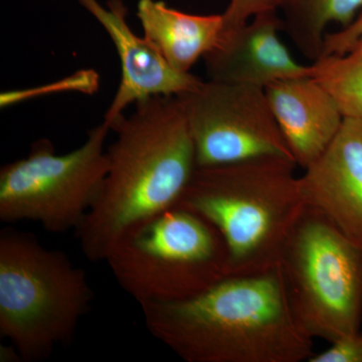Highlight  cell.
<instances>
[{
    "mask_svg": "<svg viewBox=\"0 0 362 362\" xmlns=\"http://www.w3.org/2000/svg\"><path fill=\"white\" fill-rule=\"evenodd\" d=\"M152 337L187 362H300L314 356L280 266L228 276L197 296L140 305Z\"/></svg>",
    "mask_w": 362,
    "mask_h": 362,
    "instance_id": "1",
    "label": "cell"
},
{
    "mask_svg": "<svg viewBox=\"0 0 362 362\" xmlns=\"http://www.w3.org/2000/svg\"><path fill=\"white\" fill-rule=\"evenodd\" d=\"M108 171L96 201L76 230L92 262L106 259L124 235L175 206L197 168L189 125L177 96L136 103L134 113L112 124Z\"/></svg>",
    "mask_w": 362,
    "mask_h": 362,
    "instance_id": "2",
    "label": "cell"
},
{
    "mask_svg": "<svg viewBox=\"0 0 362 362\" xmlns=\"http://www.w3.org/2000/svg\"><path fill=\"white\" fill-rule=\"evenodd\" d=\"M296 166L290 159L270 156L195 169L176 206L199 214L221 233L228 276L280 266L286 243L306 207Z\"/></svg>",
    "mask_w": 362,
    "mask_h": 362,
    "instance_id": "3",
    "label": "cell"
},
{
    "mask_svg": "<svg viewBox=\"0 0 362 362\" xmlns=\"http://www.w3.org/2000/svg\"><path fill=\"white\" fill-rule=\"evenodd\" d=\"M94 292L86 272L30 233L0 232V335L26 362L70 341Z\"/></svg>",
    "mask_w": 362,
    "mask_h": 362,
    "instance_id": "4",
    "label": "cell"
},
{
    "mask_svg": "<svg viewBox=\"0 0 362 362\" xmlns=\"http://www.w3.org/2000/svg\"><path fill=\"white\" fill-rule=\"evenodd\" d=\"M105 262L139 305L188 299L228 276L221 233L199 214L176 206L126 233Z\"/></svg>",
    "mask_w": 362,
    "mask_h": 362,
    "instance_id": "5",
    "label": "cell"
},
{
    "mask_svg": "<svg viewBox=\"0 0 362 362\" xmlns=\"http://www.w3.org/2000/svg\"><path fill=\"white\" fill-rule=\"evenodd\" d=\"M280 268L293 311L313 338L331 343L361 329L362 247L305 207Z\"/></svg>",
    "mask_w": 362,
    "mask_h": 362,
    "instance_id": "6",
    "label": "cell"
},
{
    "mask_svg": "<svg viewBox=\"0 0 362 362\" xmlns=\"http://www.w3.org/2000/svg\"><path fill=\"white\" fill-rule=\"evenodd\" d=\"M109 131L103 121L80 147L66 154L57 153L49 140H37L28 156L2 166L0 220L35 221L54 233L76 232L108 171L105 141Z\"/></svg>",
    "mask_w": 362,
    "mask_h": 362,
    "instance_id": "7",
    "label": "cell"
},
{
    "mask_svg": "<svg viewBox=\"0 0 362 362\" xmlns=\"http://www.w3.org/2000/svg\"><path fill=\"white\" fill-rule=\"evenodd\" d=\"M177 97L187 114L197 168L270 156L294 161L265 89L209 80Z\"/></svg>",
    "mask_w": 362,
    "mask_h": 362,
    "instance_id": "8",
    "label": "cell"
},
{
    "mask_svg": "<svg viewBox=\"0 0 362 362\" xmlns=\"http://www.w3.org/2000/svg\"><path fill=\"white\" fill-rule=\"evenodd\" d=\"M78 2L103 25L120 59V85L104 119L110 128L129 105L150 97L180 96L202 82L192 73L175 70L148 40L133 33L122 0H110L107 7L97 0Z\"/></svg>",
    "mask_w": 362,
    "mask_h": 362,
    "instance_id": "9",
    "label": "cell"
},
{
    "mask_svg": "<svg viewBox=\"0 0 362 362\" xmlns=\"http://www.w3.org/2000/svg\"><path fill=\"white\" fill-rule=\"evenodd\" d=\"M298 177L305 206L362 247V121L345 118L333 141Z\"/></svg>",
    "mask_w": 362,
    "mask_h": 362,
    "instance_id": "10",
    "label": "cell"
},
{
    "mask_svg": "<svg viewBox=\"0 0 362 362\" xmlns=\"http://www.w3.org/2000/svg\"><path fill=\"white\" fill-rule=\"evenodd\" d=\"M279 11L254 16L246 25L223 35L204 57L207 76L214 82L266 89L278 81L312 76V66L298 63L280 37Z\"/></svg>",
    "mask_w": 362,
    "mask_h": 362,
    "instance_id": "11",
    "label": "cell"
},
{
    "mask_svg": "<svg viewBox=\"0 0 362 362\" xmlns=\"http://www.w3.org/2000/svg\"><path fill=\"white\" fill-rule=\"evenodd\" d=\"M265 92L295 163L306 168L329 146L344 117L312 76L278 81Z\"/></svg>",
    "mask_w": 362,
    "mask_h": 362,
    "instance_id": "12",
    "label": "cell"
},
{
    "mask_svg": "<svg viewBox=\"0 0 362 362\" xmlns=\"http://www.w3.org/2000/svg\"><path fill=\"white\" fill-rule=\"evenodd\" d=\"M137 16L145 39L181 73H190L223 37V14L197 16L171 8L163 1L139 0Z\"/></svg>",
    "mask_w": 362,
    "mask_h": 362,
    "instance_id": "13",
    "label": "cell"
},
{
    "mask_svg": "<svg viewBox=\"0 0 362 362\" xmlns=\"http://www.w3.org/2000/svg\"><path fill=\"white\" fill-rule=\"evenodd\" d=\"M362 11V0H283V30L307 58L316 61L323 51L330 23L345 28Z\"/></svg>",
    "mask_w": 362,
    "mask_h": 362,
    "instance_id": "14",
    "label": "cell"
},
{
    "mask_svg": "<svg viewBox=\"0 0 362 362\" xmlns=\"http://www.w3.org/2000/svg\"><path fill=\"white\" fill-rule=\"evenodd\" d=\"M311 66L344 119L362 121V37L345 54L321 56Z\"/></svg>",
    "mask_w": 362,
    "mask_h": 362,
    "instance_id": "15",
    "label": "cell"
},
{
    "mask_svg": "<svg viewBox=\"0 0 362 362\" xmlns=\"http://www.w3.org/2000/svg\"><path fill=\"white\" fill-rule=\"evenodd\" d=\"M99 86V76L95 71L86 70L78 71L71 77L62 80L61 82L54 83L52 87L35 88V89L21 90V92L2 93L0 96L1 108H6L9 105L16 102L23 101L28 98L47 94V93L58 92V90H77V92L93 94L98 90Z\"/></svg>",
    "mask_w": 362,
    "mask_h": 362,
    "instance_id": "16",
    "label": "cell"
},
{
    "mask_svg": "<svg viewBox=\"0 0 362 362\" xmlns=\"http://www.w3.org/2000/svg\"><path fill=\"white\" fill-rule=\"evenodd\" d=\"M283 0H230L228 8L223 13V35L246 25L258 14L279 11Z\"/></svg>",
    "mask_w": 362,
    "mask_h": 362,
    "instance_id": "17",
    "label": "cell"
},
{
    "mask_svg": "<svg viewBox=\"0 0 362 362\" xmlns=\"http://www.w3.org/2000/svg\"><path fill=\"white\" fill-rule=\"evenodd\" d=\"M309 362H362V330L331 343L329 349L314 354Z\"/></svg>",
    "mask_w": 362,
    "mask_h": 362,
    "instance_id": "18",
    "label": "cell"
},
{
    "mask_svg": "<svg viewBox=\"0 0 362 362\" xmlns=\"http://www.w3.org/2000/svg\"><path fill=\"white\" fill-rule=\"evenodd\" d=\"M362 37V11L349 25L337 33H326L321 56L343 54L349 51Z\"/></svg>",
    "mask_w": 362,
    "mask_h": 362,
    "instance_id": "19",
    "label": "cell"
}]
</instances>
